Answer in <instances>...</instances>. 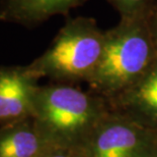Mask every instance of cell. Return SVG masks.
Segmentation results:
<instances>
[{
  "mask_svg": "<svg viewBox=\"0 0 157 157\" xmlns=\"http://www.w3.org/2000/svg\"><path fill=\"white\" fill-rule=\"evenodd\" d=\"M105 31L94 19H68L49 48L28 64L36 79L73 85L91 80L101 60Z\"/></svg>",
  "mask_w": 157,
  "mask_h": 157,
  "instance_id": "3957f363",
  "label": "cell"
},
{
  "mask_svg": "<svg viewBox=\"0 0 157 157\" xmlns=\"http://www.w3.org/2000/svg\"><path fill=\"white\" fill-rule=\"evenodd\" d=\"M145 157H157V148L155 150H153L152 152H150L148 155H146Z\"/></svg>",
  "mask_w": 157,
  "mask_h": 157,
  "instance_id": "7c38bea8",
  "label": "cell"
},
{
  "mask_svg": "<svg viewBox=\"0 0 157 157\" xmlns=\"http://www.w3.org/2000/svg\"><path fill=\"white\" fill-rule=\"evenodd\" d=\"M157 148V133L109 111L86 146L87 157H145Z\"/></svg>",
  "mask_w": 157,
  "mask_h": 157,
  "instance_id": "277c9868",
  "label": "cell"
},
{
  "mask_svg": "<svg viewBox=\"0 0 157 157\" xmlns=\"http://www.w3.org/2000/svg\"><path fill=\"white\" fill-rule=\"evenodd\" d=\"M87 0H1L0 21L26 28L39 26L55 15H68Z\"/></svg>",
  "mask_w": 157,
  "mask_h": 157,
  "instance_id": "52a82bcc",
  "label": "cell"
},
{
  "mask_svg": "<svg viewBox=\"0 0 157 157\" xmlns=\"http://www.w3.org/2000/svg\"><path fill=\"white\" fill-rule=\"evenodd\" d=\"M108 103L111 111L157 133V56L136 84Z\"/></svg>",
  "mask_w": 157,
  "mask_h": 157,
  "instance_id": "8992f818",
  "label": "cell"
},
{
  "mask_svg": "<svg viewBox=\"0 0 157 157\" xmlns=\"http://www.w3.org/2000/svg\"><path fill=\"white\" fill-rule=\"evenodd\" d=\"M120 13L121 19L147 14L156 3L155 0H108Z\"/></svg>",
  "mask_w": 157,
  "mask_h": 157,
  "instance_id": "9c48e42d",
  "label": "cell"
},
{
  "mask_svg": "<svg viewBox=\"0 0 157 157\" xmlns=\"http://www.w3.org/2000/svg\"><path fill=\"white\" fill-rule=\"evenodd\" d=\"M47 145L33 118L0 126V157H36Z\"/></svg>",
  "mask_w": 157,
  "mask_h": 157,
  "instance_id": "ba28073f",
  "label": "cell"
},
{
  "mask_svg": "<svg viewBox=\"0 0 157 157\" xmlns=\"http://www.w3.org/2000/svg\"><path fill=\"white\" fill-rule=\"evenodd\" d=\"M101 96L70 84L38 87L33 104V119L48 145L84 147L109 113Z\"/></svg>",
  "mask_w": 157,
  "mask_h": 157,
  "instance_id": "6da1fadb",
  "label": "cell"
},
{
  "mask_svg": "<svg viewBox=\"0 0 157 157\" xmlns=\"http://www.w3.org/2000/svg\"><path fill=\"white\" fill-rule=\"evenodd\" d=\"M39 86L26 65H0V126L32 118Z\"/></svg>",
  "mask_w": 157,
  "mask_h": 157,
  "instance_id": "5b68a950",
  "label": "cell"
},
{
  "mask_svg": "<svg viewBox=\"0 0 157 157\" xmlns=\"http://www.w3.org/2000/svg\"><path fill=\"white\" fill-rule=\"evenodd\" d=\"M149 23L150 27H151L153 36L157 44V4L153 6V8L151 9V11L149 13Z\"/></svg>",
  "mask_w": 157,
  "mask_h": 157,
  "instance_id": "8fae6325",
  "label": "cell"
},
{
  "mask_svg": "<svg viewBox=\"0 0 157 157\" xmlns=\"http://www.w3.org/2000/svg\"><path fill=\"white\" fill-rule=\"evenodd\" d=\"M149 13L121 19L118 25L105 31L101 60L87 83L90 92L109 101L148 72L157 56Z\"/></svg>",
  "mask_w": 157,
  "mask_h": 157,
  "instance_id": "7a4b0ae2",
  "label": "cell"
},
{
  "mask_svg": "<svg viewBox=\"0 0 157 157\" xmlns=\"http://www.w3.org/2000/svg\"><path fill=\"white\" fill-rule=\"evenodd\" d=\"M36 157H87L84 147L47 145Z\"/></svg>",
  "mask_w": 157,
  "mask_h": 157,
  "instance_id": "30bf717a",
  "label": "cell"
}]
</instances>
